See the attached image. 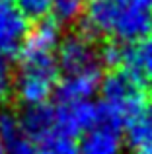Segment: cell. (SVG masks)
<instances>
[{
  "mask_svg": "<svg viewBox=\"0 0 152 154\" xmlns=\"http://www.w3.org/2000/svg\"><path fill=\"white\" fill-rule=\"evenodd\" d=\"M80 154H125V133L123 127L113 121L102 119L80 137Z\"/></svg>",
  "mask_w": 152,
  "mask_h": 154,
  "instance_id": "obj_6",
  "label": "cell"
},
{
  "mask_svg": "<svg viewBox=\"0 0 152 154\" xmlns=\"http://www.w3.org/2000/svg\"><path fill=\"white\" fill-rule=\"evenodd\" d=\"M138 2H142L144 6H148V8H152V0H138Z\"/></svg>",
  "mask_w": 152,
  "mask_h": 154,
  "instance_id": "obj_21",
  "label": "cell"
},
{
  "mask_svg": "<svg viewBox=\"0 0 152 154\" xmlns=\"http://www.w3.org/2000/svg\"><path fill=\"white\" fill-rule=\"evenodd\" d=\"M119 4L109 0H88L82 14V33L88 37H113Z\"/></svg>",
  "mask_w": 152,
  "mask_h": 154,
  "instance_id": "obj_9",
  "label": "cell"
},
{
  "mask_svg": "<svg viewBox=\"0 0 152 154\" xmlns=\"http://www.w3.org/2000/svg\"><path fill=\"white\" fill-rule=\"evenodd\" d=\"M102 119V107L92 100L59 102L55 105V129L66 137H82Z\"/></svg>",
  "mask_w": 152,
  "mask_h": 154,
  "instance_id": "obj_5",
  "label": "cell"
},
{
  "mask_svg": "<svg viewBox=\"0 0 152 154\" xmlns=\"http://www.w3.org/2000/svg\"><path fill=\"white\" fill-rule=\"evenodd\" d=\"M55 0H14V4L31 20H41L51 12Z\"/></svg>",
  "mask_w": 152,
  "mask_h": 154,
  "instance_id": "obj_18",
  "label": "cell"
},
{
  "mask_svg": "<svg viewBox=\"0 0 152 154\" xmlns=\"http://www.w3.org/2000/svg\"><path fill=\"white\" fill-rule=\"evenodd\" d=\"M125 144L131 154H152V103L125 125Z\"/></svg>",
  "mask_w": 152,
  "mask_h": 154,
  "instance_id": "obj_12",
  "label": "cell"
},
{
  "mask_svg": "<svg viewBox=\"0 0 152 154\" xmlns=\"http://www.w3.org/2000/svg\"><path fill=\"white\" fill-rule=\"evenodd\" d=\"M20 123H22L23 133L29 139L39 143L41 139L57 133V129H55V105L43 103L26 107L20 115Z\"/></svg>",
  "mask_w": 152,
  "mask_h": 154,
  "instance_id": "obj_13",
  "label": "cell"
},
{
  "mask_svg": "<svg viewBox=\"0 0 152 154\" xmlns=\"http://www.w3.org/2000/svg\"><path fill=\"white\" fill-rule=\"evenodd\" d=\"M57 64L62 74H76L94 68H102L99 53L92 37L86 33H70L62 37L57 49Z\"/></svg>",
  "mask_w": 152,
  "mask_h": 154,
  "instance_id": "obj_3",
  "label": "cell"
},
{
  "mask_svg": "<svg viewBox=\"0 0 152 154\" xmlns=\"http://www.w3.org/2000/svg\"><path fill=\"white\" fill-rule=\"evenodd\" d=\"M127 49H129V45L117 41V39H115V41L103 43V45L98 49V53H99V64L111 68V70H119V68H123L125 59H127Z\"/></svg>",
  "mask_w": 152,
  "mask_h": 154,
  "instance_id": "obj_17",
  "label": "cell"
},
{
  "mask_svg": "<svg viewBox=\"0 0 152 154\" xmlns=\"http://www.w3.org/2000/svg\"><path fill=\"white\" fill-rule=\"evenodd\" d=\"M86 10V0H55L51 6V16L61 26H70L82 20Z\"/></svg>",
  "mask_w": 152,
  "mask_h": 154,
  "instance_id": "obj_15",
  "label": "cell"
},
{
  "mask_svg": "<svg viewBox=\"0 0 152 154\" xmlns=\"http://www.w3.org/2000/svg\"><path fill=\"white\" fill-rule=\"evenodd\" d=\"M0 154H6V152H4V146H2V143H0Z\"/></svg>",
  "mask_w": 152,
  "mask_h": 154,
  "instance_id": "obj_22",
  "label": "cell"
},
{
  "mask_svg": "<svg viewBox=\"0 0 152 154\" xmlns=\"http://www.w3.org/2000/svg\"><path fill=\"white\" fill-rule=\"evenodd\" d=\"M152 33V12L142 2H131L119 6L113 37L125 45L138 43Z\"/></svg>",
  "mask_w": 152,
  "mask_h": 154,
  "instance_id": "obj_7",
  "label": "cell"
},
{
  "mask_svg": "<svg viewBox=\"0 0 152 154\" xmlns=\"http://www.w3.org/2000/svg\"><path fill=\"white\" fill-rule=\"evenodd\" d=\"M99 96L102 115L123 127L146 105V84L125 68H119L102 80Z\"/></svg>",
  "mask_w": 152,
  "mask_h": 154,
  "instance_id": "obj_1",
  "label": "cell"
},
{
  "mask_svg": "<svg viewBox=\"0 0 152 154\" xmlns=\"http://www.w3.org/2000/svg\"><path fill=\"white\" fill-rule=\"evenodd\" d=\"M113 4H119V6H125V4H131V2H137V0H109Z\"/></svg>",
  "mask_w": 152,
  "mask_h": 154,
  "instance_id": "obj_20",
  "label": "cell"
},
{
  "mask_svg": "<svg viewBox=\"0 0 152 154\" xmlns=\"http://www.w3.org/2000/svg\"><path fill=\"white\" fill-rule=\"evenodd\" d=\"M61 23L53 18H41L29 27L22 47L18 51L20 60H43V59H57V49L62 41Z\"/></svg>",
  "mask_w": 152,
  "mask_h": 154,
  "instance_id": "obj_4",
  "label": "cell"
},
{
  "mask_svg": "<svg viewBox=\"0 0 152 154\" xmlns=\"http://www.w3.org/2000/svg\"><path fill=\"white\" fill-rule=\"evenodd\" d=\"M37 154H80V148L72 137L53 133L37 143Z\"/></svg>",
  "mask_w": 152,
  "mask_h": 154,
  "instance_id": "obj_16",
  "label": "cell"
},
{
  "mask_svg": "<svg viewBox=\"0 0 152 154\" xmlns=\"http://www.w3.org/2000/svg\"><path fill=\"white\" fill-rule=\"evenodd\" d=\"M102 68L86 72H76V74H62L59 80L57 98L59 102H82L92 100L102 88Z\"/></svg>",
  "mask_w": 152,
  "mask_h": 154,
  "instance_id": "obj_10",
  "label": "cell"
},
{
  "mask_svg": "<svg viewBox=\"0 0 152 154\" xmlns=\"http://www.w3.org/2000/svg\"><path fill=\"white\" fill-rule=\"evenodd\" d=\"M14 94V74L12 66L6 57H0V105L6 103V100Z\"/></svg>",
  "mask_w": 152,
  "mask_h": 154,
  "instance_id": "obj_19",
  "label": "cell"
},
{
  "mask_svg": "<svg viewBox=\"0 0 152 154\" xmlns=\"http://www.w3.org/2000/svg\"><path fill=\"white\" fill-rule=\"evenodd\" d=\"M123 68L137 76L141 82H152V33L146 35L142 41L129 45Z\"/></svg>",
  "mask_w": 152,
  "mask_h": 154,
  "instance_id": "obj_14",
  "label": "cell"
},
{
  "mask_svg": "<svg viewBox=\"0 0 152 154\" xmlns=\"http://www.w3.org/2000/svg\"><path fill=\"white\" fill-rule=\"evenodd\" d=\"M0 143L6 154H37V144L23 133L20 115L0 109Z\"/></svg>",
  "mask_w": 152,
  "mask_h": 154,
  "instance_id": "obj_11",
  "label": "cell"
},
{
  "mask_svg": "<svg viewBox=\"0 0 152 154\" xmlns=\"http://www.w3.org/2000/svg\"><path fill=\"white\" fill-rule=\"evenodd\" d=\"M59 64L57 59L20 60L14 74V96L23 107L43 105L57 94Z\"/></svg>",
  "mask_w": 152,
  "mask_h": 154,
  "instance_id": "obj_2",
  "label": "cell"
},
{
  "mask_svg": "<svg viewBox=\"0 0 152 154\" xmlns=\"http://www.w3.org/2000/svg\"><path fill=\"white\" fill-rule=\"evenodd\" d=\"M27 16L10 0H0V57L18 55L27 31Z\"/></svg>",
  "mask_w": 152,
  "mask_h": 154,
  "instance_id": "obj_8",
  "label": "cell"
}]
</instances>
